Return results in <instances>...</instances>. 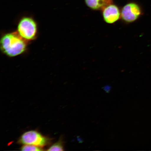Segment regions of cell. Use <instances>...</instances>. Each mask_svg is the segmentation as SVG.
Here are the masks:
<instances>
[{"mask_svg": "<svg viewBox=\"0 0 151 151\" xmlns=\"http://www.w3.org/2000/svg\"><path fill=\"white\" fill-rule=\"evenodd\" d=\"M112 86L110 85H107L104 86L103 87V89L107 93H109L112 89Z\"/></svg>", "mask_w": 151, "mask_h": 151, "instance_id": "9c48e42d", "label": "cell"}, {"mask_svg": "<svg viewBox=\"0 0 151 151\" xmlns=\"http://www.w3.org/2000/svg\"><path fill=\"white\" fill-rule=\"evenodd\" d=\"M17 32L28 42L34 40L36 39L38 34L37 22L31 17H22L18 22Z\"/></svg>", "mask_w": 151, "mask_h": 151, "instance_id": "7a4b0ae2", "label": "cell"}, {"mask_svg": "<svg viewBox=\"0 0 151 151\" xmlns=\"http://www.w3.org/2000/svg\"><path fill=\"white\" fill-rule=\"evenodd\" d=\"M28 43L17 32H12L5 34L1 37L0 41L1 49L6 55L14 57L25 52Z\"/></svg>", "mask_w": 151, "mask_h": 151, "instance_id": "6da1fadb", "label": "cell"}, {"mask_svg": "<svg viewBox=\"0 0 151 151\" xmlns=\"http://www.w3.org/2000/svg\"><path fill=\"white\" fill-rule=\"evenodd\" d=\"M111 0H85L87 6L93 10H97L103 9L109 4Z\"/></svg>", "mask_w": 151, "mask_h": 151, "instance_id": "8992f818", "label": "cell"}, {"mask_svg": "<svg viewBox=\"0 0 151 151\" xmlns=\"http://www.w3.org/2000/svg\"><path fill=\"white\" fill-rule=\"evenodd\" d=\"M141 14V9L138 4L130 3L122 7L121 11V17L124 22L131 23L137 20Z\"/></svg>", "mask_w": 151, "mask_h": 151, "instance_id": "277c9868", "label": "cell"}, {"mask_svg": "<svg viewBox=\"0 0 151 151\" xmlns=\"http://www.w3.org/2000/svg\"><path fill=\"white\" fill-rule=\"evenodd\" d=\"M20 150L22 151H38L43 150L42 148L37 147L34 145H24L20 148Z\"/></svg>", "mask_w": 151, "mask_h": 151, "instance_id": "ba28073f", "label": "cell"}, {"mask_svg": "<svg viewBox=\"0 0 151 151\" xmlns=\"http://www.w3.org/2000/svg\"><path fill=\"white\" fill-rule=\"evenodd\" d=\"M50 141L49 138L44 136L39 132L31 130L22 134L19 139L18 143L23 145H32L42 148L48 145Z\"/></svg>", "mask_w": 151, "mask_h": 151, "instance_id": "3957f363", "label": "cell"}, {"mask_svg": "<svg viewBox=\"0 0 151 151\" xmlns=\"http://www.w3.org/2000/svg\"><path fill=\"white\" fill-rule=\"evenodd\" d=\"M48 151H64V146L62 139H60L55 143L50 146L48 150Z\"/></svg>", "mask_w": 151, "mask_h": 151, "instance_id": "52a82bcc", "label": "cell"}, {"mask_svg": "<svg viewBox=\"0 0 151 151\" xmlns=\"http://www.w3.org/2000/svg\"><path fill=\"white\" fill-rule=\"evenodd\" d=\"M104 20L107 23L112 24L117 21L121 17V11L116 5L109 4L103 9Z\"/></svg>", "mask_w": 151, "mask_h": 151, "instance_id": "5b68a950", "label": "cell"}]
</instances>
